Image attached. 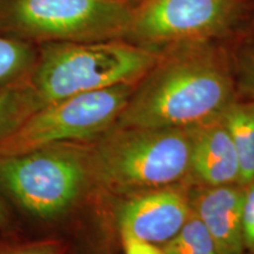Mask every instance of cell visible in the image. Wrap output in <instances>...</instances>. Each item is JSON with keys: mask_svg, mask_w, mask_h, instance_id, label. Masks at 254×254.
<instances>
[{"mask_svg": "<svg viewBox=\"0 0 254 254\" xmlns=\"http://www.w3.org/2000/svg\"><path fill=\"white\" fill-rule=\"evenodd\" d=\"M95 190L92 142H58L0 155V194L19 220L62 224L84 209Z\"/></svg>", "mask_w": 254, "mask_h": 254, "instance_id": "obj_2", "label": "cell"}, {"mask_svg": "<svg viewBox=\"0 0 254 254\" xmlns=\"http://www.w3.org/2000/svg\"><path fill=\"white\" fill-rule=\"evenodd\" d=\"M139 1H140V0H139Z\"/></svg>", "mask_w": 254, "mask_h": 254, "instance_id": "obj_20", "label": "cell"}, {"mask_svg": "<svg viewBox=\"0 0 254 254\" xmlns=\"http://www.w3.org/2000/svg\"><path fill=\"white\" fill-rule=\"evenodd\" d=\"M160 53L124 39L40 44L27 82L40 109L82 92L136 84Z\"/></svg>", "mask_w": 254, "mask_h": 254, "instance_id": "obj_4", "label": "cell"}, {"mask_svg": "<svg viewBox=\"0 0 254 254\" xmlns=\"http://www.w3.org/2000/svg\"><path fill=\"white\" fill-rule=\"evenodd\" d=\"M97 190L112 196L189 184L190 131L180 127H120L92 141Z\"/></svg>", "mask_w": 254, "mask_h": 254, "instance_id": "obj_3", "label": "cell"}, {"mask_svg": "<svg viewBox=\"0 0 254 254\" xmlns=\"http://www.w3.org/2000/svg\"><path fill=\"white\" fill-rule=\"evenodd\" d=\"M0 234L6 237L23 236L24 227L5 199L0 194Z\"/></svg>", "mask_w": 254, "mask_h": 254, "instance_id": "obj_18", "label": "cell"}, {"mask_svg": "<svg viewBox=\"0 0 254 254\" xmlns=\"http://www.w3.org/2000/svg\"><path fill=\"white\" fill-rule=\"evenodd\" d=\"M37 110V100L27 80L0 90V144Z\"/></svg>", "mask_w": 254, "mask_h": 254, "instance_id": "obj_13", "label": "cell"}, {"mask_svg": "<svg viewBox=\"0 0 254 254\" xmlns=\"http://www.w3.org/2000/svg\"><path fill=\"white\" fill-rule=\"evenodd\" d=\"M163 250L165 254H218L207 228L193 212L176 236L164 244Z\"/></svg>", "mask_w": 254, "mask_h": 254, "instance_id": "obj_14", "label": "cell"}, {"mask_svg": "<svg viewBox=\"0 0 254 254\" xmlns=\"http://www.w3.org/2000/svg\"><path fill=\"white\" fill-rule=\"evenodd\" d=\"M71 246L65 239L56 237L27 238L0 236V254H69Z\"/></svg>", "mask_w": 254, "mask_h": 254, "instance_id": "obj_15", "label": "cell"}, {"mask_svg": "<svg viewBox=\"0 0 254 254\" xmlns=\"http://www.w3.org/2000/svg\"><path fill=\"white\" fill-rule=\"evenodd\" d=\"M234 79L238 90L254 99V41L241 55Z\"/></svg>", "mask_w": 254, "mask_h": 254, "instance_id": "obj_16", "label": "cell"}, {"mask_svg": "<svg viewBox=\"0 0 254 254\" xmlns=\"http://www.w3.org/2000/svg\"><path fill=\"white\" fill-rule=\"evenodd\" d=\"M236 147L240 166L239 185L254 182V99L232 103L220 116Z\"/></svg>", "mask_w": 254, "mask_h": 254, "instance_id": "obj_11", "label": "cell"}, {"mask_svg": "<svg viewBox=\"0 0 254 254\" xmlns=\"http://www.w3.org/2000/svg\"><path fill=\"white\" fill-rule=\"evenodd\" d=\"M228 60L205 43L165 50L135 84L114 126L189 127L217 119L236 100Z\"/></svg>", "mask_w": 254, "mask_h": 254, "instance_id": "obj_1", "label": "cell"}, {"mask_svg": "<svg viewBox=\"0 0 254 254\" xmlns=\"http://www.w3.org/2000/svg\"><path fill=\"white\" fill-rule=\"evenodd\" d=\"M37 55L36 44L0 33V90L26 81Z\"/></svg>", "mask_w": 254, "mask_h": 254, "instance_id": "obj_12", "label": "cell"}, {"mask_svg": "<svg viewBox=\"0 0 254 254\" xmlns=\"http://www.w3.org/2000/svg\"><path fill=\"white\" fill-rule=\"evenodd\" d=\"M189 187V184H177L114 196L120 200L112 207L119 233L125 232L155 245H164L180 231L192 213Z\"/></svg>", "mask_w": 254, "mask_h": 254, "instance_id": "obj_8", "label": "cell"}, {"mask_svg": "<svg viewBox=\"0 0 254 254\" xmlns=\"http://www.w3.org/2000/svg\"><path fill=\"white\" fill-rule=\"evenodd\" d=\"M134 87L135 84L114 85L40 107L0 144V155L58 142L97 140L116 124Z\"/></svg>", "mask_w": 254, "mask_h": 254, "instance_id": "obj_6", "label": "cell"}, {"mask_svg": "<svg viewBox=\"0 0 254 254\" xmlns=\"http://www.w3.org/2000/svg\"><path fill=\"white\" fill-rule=\"evenodd\" d=\"M189 185L220 186L239 184V159L220 117L190 127Z\"/></svg>", "mask_w": 254, "mask_h": 254, "instance_id": "obj_10", "label": "cell"}, {"mask_svg": "<svg viewBox=\"0 0 254 254\" xmlns=\"http://www.w3.org/2000/svg\"><path fill=\"white\" fill-rule=\"evenodd\" d=\"M240 0H140L125 40L157 52L205 43L230 27Z\"/></svg>", "mask_w": 254, "mask_h": 254, "instance_id": "obj_7", "label": "cell"}, {"mask_svg": "<svg viewBox=\"0 0 254 254\" xmlns=\"http://www.w3.org/2000/svg\"><path fill=\"white\" fill-rule=\"evenodd\" d=\"M119 236L125 254H165L163 249L150 241L139 239L125 232H120Z\"/></svg>", "mask_w": 254, "mask_h": 254, "instance_id": "obj_19", "label": "cell"}, {"mask_svg": "<svg viewBox=\"0 0 254 254\" xmlns=\"http://www.w3.org/2000/svg\"><path fill=\"white\" fill-rule=\"evenodd\" d=\"M241 230L244 249L249 254H254V182L245 186Z\"/></svg>", "mask_w": 254, "mask_h": 254, "instance_id": "obj_17", "label": "cell"}, {"mask_svg": "<svg viewBox=\"0 0 254 254\" xmlns=\"http://www.w3.org/2000/svg\"><path fill=\"white\" fill-rule=\"evenodd\" d=\"M0 236H1V234H0Z\"/></svg>", "mask_w": 254, "mask_h": 254, "instance_id": "obj_21", "label": "cell"}, {"mask_svg": "<svg viewBox=\"0 0 254 254\" xmlns=\"http://www.w3.org/2000/svg\"><path fill=\"white\" fill-rule=\"evenodd\" d=\"M128 0H0V33L40 45L124 39Z\"/></svg>", "mask_w": 254, "mask_h": 254, "instance_id": "obj_5", "label": "cell"}, {"mask_svg": "<svg viewBox=\"0 0 254 254\" xmlns=\"http://www.w3.org/2000/svg\"><path fill=\"white\" fill-rule=\"evenodd\" d=\"M190 209L214 241L218 254H247L244 249L241 218L245 187L190 185Z\"/></svg>", "mask_w": 254, "mask_h": 254, "instance_id": "obj_9", "label": "cell"}]
</instances>
